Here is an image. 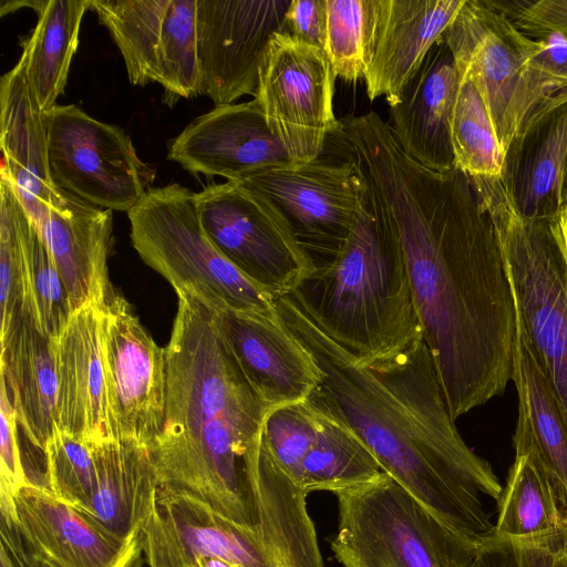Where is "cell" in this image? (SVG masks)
<instances>
[{
  "mask_svg": "<svg viewBox=\"0 0 567 567\" xmlns=\"http://www.w3.org/2000/svg\"><path fill=\"white\" fill-rule=\"evenodd\" d=\"M342 141L396 228L412 297L453 421L512 380L516 315L491 216L471 178L411 157L374 112Z\"/></svg>",
  "mask_w": 567,
  "mask_h": 567,
  "instance_id": "cell-1",
  "label": "cell"
},
{
  "mask_svg": "<svg viewBox=\"0 0 567 567\" xmlns=\"http://www.w3.org/2000/svg\"><path fill=\"white\" fill-rule=\"evenodd\" d=\"M274 303L319 371L310 404L350 427L382 470L444 524L478 544L492 536L482 496L497 501L503 486L454 425L423 338L361 367L289 296Z\"/></svg>",
  "mask_w": 567,
  "mask_h": 567,
  "instance_id": "cell-2",
  "label": "cell"
},
{
  "mask_svg": "<svg viewBox=\"0 0 567 567\" xmlns=\"http://www.w3.org/2000/svg\"><path fill=\"white\" fill-rule=\"evenodd\" d=\"M165 348L162 433L150 450L161 485L186 491L225 517L254 525L246 466L270 408L224 338L212 307L178 293Z\"/></svg>",
  "mask_w": 567,
  "mask_h": 567,
  "instance_id": "cell-3",
  "label": "cell"
},
{
  "mask_svg": "<svg viewBox=\"0 0 567 567\" xmlns=\"http://www.w3.org/2000/svg\"><path fill=\"white\" fill-rule=\"evenodd\" d=\"M362 178L359 209L342 247L287 296L364 367L421 338L422 328L396 228Z\"/></svg>",
  "mask_w": 567,
  "mask_h": 567,
  "instance_id": "cell-4",
  "label": "cell"
},
{
  "mask_svg": "<svg viewBox=\"0 0 567 567\" xmlns=\"http://www.w3.org/2000/svg\"><path fill=\"white\" fill-rule=\"evenodd\" d=\"M497 233L516 326L567 423V259L555 219H527L499 176L470 177Z\"/></svg>",
  "mask_w": 567,
  "mask_h": 567,
  "instance_id": "cell-5",
  "label": "cell"
},
{
  "mask_svg": "<svg viewBox=\"0 0 567 567\" xmlns=\"http://www.w3.org/2000/svg\"><path fill=\"white\" fill-rule=\"evenodd\" d=\"M194 195L176 183L150 188L127 213L134 249L177 295L188 293L215 309L274 315V298L208 237Z\"/></svg>",
  "mask_w": 567,
  "mask_h": 567,
  "instance_id": "cell-6",
  "label": "cell"
},
{
  "mask_svg": "<svg viewBox=\"0 0 567 567\" xmlns=\"http://www.w3.org/2000/svg\"><path fill=\"white\" fill-rule=\"evenodd\" d=\"M336 495L339 525L331 549L343 567H468L480 546L385 472Z\"/></svg>",
  "mask_w": 567,
  "mask_h": 567,
  "instance_id": "cell-7",
  "label": "cell"
},
{
  "mask_svg": "<svg viewBox=\"0 0 567 567\" xmlns=\"http://www.w3.org/2000/svg\"><path fill=\"white\" fill-rule=\"evenodd\" d=\"M443 39L458 75L478 90L504 150L537 116L567 97V89L532 66L540 49L494 1L464 0Z\"/></svg>",
  "mask_w": 567,
  "mask_h": 567,
  "instance_id": "cell-8",
  "label": "cell"
},
{
  "mask_svg": "<svg viewBox=\"0 0 567 567\" xmlns=\"http://www.w3.org/2000/svg\"><path fill=\"white\" fill-rule=\"evenodd\" d=\"M202 225L223 255L274 299L293 291L315 270L278 208L235 181L194 195Z\"/></svg>",
  "mask_w": 567,
  "mask_h": 567,
  "instance_id": "cell-9",
  "label": "cell"
},
{
  "mask_svg": "<svg viewBox=\"0 0 567 567\" xmlns=\"http://www.w3.org/2000/svg\"><path fill=\"white\" fill-rule=\"evenodd\" d=\"M47 113L54 186L102 209L128 213L135 207L155 172L137 156L130 136L73 104Z\"/></svg>",
  "mask_w": 567,
  "mask_h": 567,
  "instance_id": "cell-10",
  "label": "cell"
},
{
  "mask_svg": "<svg viewBox=\"0 0 567 567\" xmlns=\"http://www.w3.org/2000/svg\"><path fill=\"white\" fill-rule=\"evenodd\" d=\"M292 161L250 172L235 182L268 198L316 268L327 266L354 223L364 182L355 162Z\"/></svg>",
  "mask_w": 567,
  "mask_h": 567,
  "instance_id": "cell-11",
  "label": "cell"
},
{
  "mask_svg": "<svg viewBox=\"0 0 567 567\" xmlns=\"http://www.w3.org/2000/svg\"><path fill=\"white\" fill-rule=\"evenodd\" d=\"M336 74L323 50L276 33L259 70L255 100L289 158L320 157L341 123L333 112Z\"/></svg>",
  "mask_w": 567,
  "mask_h": 567,
  "instance_id": "cell-12",
  "label": "cell"
},
{
  "mask_svg": "<svg viewBox=\"0 0 567 567\" xmlns=\"http://www.w3.org/2000/svg\"><path fill=\"white\" fill-rule=\"evenodd\" d=\"M134 85L158 83L167 104L198 95L196 0H92Z\"/></svg>",
  "mask_w": 567,
  "mask_h": 567,
  "instance_id": "cell-13",
  "label": "cell"
},
{
  "mask_svg": "<svg viewBox=\"0 0 567 567\" xmlns=\"http://www.w3.org/2000/svg\"><path fill=\"white\" fill-rule=\"evenodd\" d=\"M101 353L112 439L151 450L165 419L166 353L116 293L102 309Z\"/></svg>",
  "mask_w": 567,
  "mask_h": 567,
  "instance_id": "cell-14",
  "label": "cell"
},
{
  "mask_svg": "<svg viewBox=\"0 0 567 567\" xmlns=\"http://www.w3.org/2000/svg\"><path fill=\"white\" fill-rule=\"evenodd\" d=\"M291 0H196L198 95L215 105L256 96L259 70L276 33H286Z\"/></svg>",
  "mask_w": 567,
  "mask_h": 567,
  "instance_id": "cell-15",
  "label": "cell"
},
{
  "mask_svg": "<svg viewBox=\"0 0 567 567\" xmlns=\"http://www.w3.org/2000/svg\"><path fill=\"white\" fill-rule=\"evenodd\" d=\"M142 549L150 567H193L206 558L271 567L252 525L233 522L193 494L167 485L157 491L142 530Z\"/></svg>",
  "mask_w": 567,
  "mask_h": 567,
  "instance_id": "cell-16",
  "label": "cell"
},
{
  "mask_svg": "<svg viewBox=\"0 0 567 567\" xmlns=\"http://www.w3.org/2000/svg\"><path fill=\"white\" fill-rule=\"evenodd\" d=\"M168 158L192 174L226 181L291 161L255 99L215 105L196 117L173 140Z\"/></svg>",
  "mask_w": 567,
  "mask_h": 567,
  "instance_id": "cell-17",
  "label": "cell"
},
{
  "mask_svg": "<svg viewBox=\"0 0 567 567\" xmlns=\"http://www.w3.org/2000/svg\"><path fill=\"white\" fill-rule=\"evenodd\" d=\"M16 523L35 554L56 567H138L142 537L121 539L45 486L29 483L14 497Z\"/></svg>",
  "mask_w": 567,
  "mask_h": 567,
  "instance_id": "cell-18",
  "label": "cell"
},
{
  "mask_svg": "<svg viewBox=\"0 0 567 567\" xmlns=\"http://www.w3.org/2000/svg\"><path fill=\"white\" fill-rule=\"evenodd\" d=\"M216 322L248 381L270 409L302 402L319 383V371L278 316L213 308Z\"/></svg>",
  "mask_w": 567,
  "mask_h": 567,
  "instance_id": "cell-19",
  "label": "cell"
},
{
  "mask_svg": "<svg viewBox=\"0 0 567 567\" xmlns=\"http://www.w3.org/2000/svg\"><path fill=\"white\" fill-rule=\"evenodd\" d=\"M0 127L1 173L38 228L59 204L61 190L50 175L48 113L31 89L22 53L0 81Z\"/></svg>",
  "mask_w": 567,
  "mask_h": 567,
  "instance_id": "cell-20",
  "label": "cell"
},
{
  "mask_svg": "<svg viewBox=\"0 0 567 567\" xmlns=\"http://www.w3.org/2000/svg\"><path fill=\"white\" fill-rule=\"evenodd\" d=\"M38 230L73 312L89 305L103 309L115 295L107 270L114 243L112 210L61 190L59 204L50 208Z\"/></svg>",
  "mask_w": 567,
  "mask_h": 567,
  "instance_id": "cell-21",
  "label": "cell"
},
{
  "mask_svg": "<svg viewBox=\"0 0 567 567\" xmlns=\"http://www.w3.org/2000/svg\"><path fill=\"white\" fill-rule=\"evenodd\" d=\"M102 309L94 305L74 311L53 340L56 372L55 426L90 444L112 439L101 353Z\"/></svg>",
  "mask_w": 567,
  "mask_h": 567,
  "instance_id": "cell-22",
  "label": "cell"
},
{
  "mask_svg": "<svg viewBox=\"0 0 567 567\" xmlns=\"http://www.w3.org/2000/svg\"><path fill=\"white\" fill-rule=\"evenodd\" d=\"M458 84L453 53L442 38L432 47L417 73L389 103V125L400 145L433 171L456 168L451 120Z\"/></svg>",
  "mask_w": 567,
  "mask_h": 567,
  "instance_id": "cell-23",
  "label": "cell"
},
{
  "mask_svg": "<svg viewBox=\"0 0 567 567\" xmlns=\"http://www.w3.org/2000/svg\"><path fill=\"white\" fill-rule=\"evenodd\" d=\"M464 0H377L372 55L364 83L371 101L393 102L417 73Z\"/></svg>",
  "mask_w": 567,
  "mask_h": 567,
  "instance_id": "cell-24",
  "label": "cell"
},
{
  "mask_svg": "<svg viewBox=\"0 0 567 567\" xmlns=\"http://www.w3.org/2000/svg\"><path fill=\"white\" fill-rule=\"evenodd\" d=\"M566 148L567 97L511 141L499 178L523 217L554 220L558 216Z\"/></svg>",
  "mask_w": 567,
  "mask_h": 567,
  "instance_id": "cell-25",
  "label": "cell"
},
{
  "mask_svg": "<svg viewBox=\"0 0 567 567\" xmlns=\"http://www.w3.org/2000/svg\"><path fill=\"white\" fill-rule=\"evenodd\" d=\"M96 485L83 509L103 529L121 539L142 537L161 481L147 447L110 439L93 446Z\"/></svg>",
  "mask_w": 567,
  "mask_h": 567,
  "instance_id": "cell-26",
  "label": "cell"
},
{
  "mask_svg": "<svg viewBox=\"0 0 567 567\" xmlns=\"http://www.w3.org/2000/svg\"><path fill=\"white\" fill-rule=\"evenodd\" d=\"M1 378L27 439L44 452L55 429L56 372L51 339L24 311L0 333Z\"/></svg>",
  "mask_w": 567,
  "mask_h": 567,
  "instance_id": "cell-27",
  "label": "cell"
},
{
  "mask_svg": "<svg viewBox=\"0 0 567 567\" xmlns=\"http://www.w3.org/2000/svg\"><path fill=\"white\" fill-rule=\"evenodd\" d=\"M512 380L518 396L515 455L529 456L544 473L567 518V423L517 326Z\"/></svg>",
  "mask_w": 567,
  "mask_h": 567,
  "instance_id": "cell-28",
  "label": "cell"
},
{
  "mask_svg": "<svg viewBox=\"0 0 567 567\" xmlns=\"http://www.w3.org/2000/svg\"><path fill=\"white\" fill-rule=\"evenodd\" d=\"M92 0H44L38 23L22 43L29 83L41 109L52 110L63 93L79 45L83 16Z\"/></svg>",
  "mask_w": 567,
  "mask_h": 567,
  "instance_id": "cell-29",
  "label": "cell"
},
{
  "mask_svg": "<svg viewBox=\"0 0 567 567\" xmlns=\"http://www.w3.org/2000/svg\"><path fill=\"white\" fill-rule=\"evenodd\" d=\"M317 439L302 462L300 486L309 494H338L379 478L384 471L364 442L346 424L317 410Z\"/></svg>",
  "mask_w": 567,
  "mask_h": 567,
  "instance_id": "cell-30",
  "label": "cell"
},
{
  "mask_svg": "<svg viewBox=\"0 0 567 567\" xmlns=\"http://www.w3.org/2000/svg\"><path fill=\"white\" fill-rule=\"evenodd\" d=\"M497 502L494 534L530 537L567 530V518L547 477L525 454H516Z\"/></svg>",
  "mask_w": 567,
  "mask_h": 567,
  "instance_id": "cell-31",
  "label": "cell"
},
{
  "mask_svg": "<svg viewBox=\"0 0 567 567\" xmlns=\"http://www.w3.org/2000/svg\"><path fill=\"white\" fill-rule=\"evenodd\" d=\"M460 76L451 120L456 168L468 177L501 176L504 150L486 105L472 80Z\"/></svg>",
  "mask_w": 567,
  "mask_h": 567,
  "instance_id": "cell-32",
  "label": "cell"
},
{
  "mask_svg": "<svg viewBox=\"0 0 567 567\" xmlns=\"http://www.w3.org/2000/svg\"><path fill=\"white\" fill-rule=\"evenodd\" d=\"M323 51L336 76L364 80L372 55L377 0H326Z\"/></svg>",
  "mask_w": 567,
  "mask_h": 567,
  "instance_id": "cell-33",
  "label": "cell"
},
{
  "mask_svg": "<svg viewBox=\"0 0 567 567\" xmlns=\"http://www.w3.org/2000/svg\"><path fill=\"white\" fill-rule=\"evenodd\" d=\"M24 246L27 312L38 329L53 340L65 328L73 310L63 281L29 216L24 224Z\"/></svg>",
  "mask_w": 567,
  "mask_h": 567,
  "instance_id": "cell-34",
  "label": "cell"
},
{
  "mask_svg": "<svg viewBox=\"0 0 567 567\" xmlns=\"http://www.w3.org/2000/svg\"><path fill=\"white\" fill-rule=\"evenodd\" d=\"M28 214L13 185L0 183V306L1 332L27 311L24 224Z\"/></svg>",
  "mask_w": 567,
  "mask_h": 567,
  "instance_id": "cell-35",
  "label": "cell"
},
{
  "mask_svg": "<svg viewBox=\"0 0 567 567\" xmlns=\"http://www.w3.org/2000/svg\"><path fill=\"white\" fill-rule=\"evenodd\" d=\"M93 446L55 426L43 452L45 487L78 509L87 506L95 491Z\"/></svg>",
  "mask_w": 567,
  "mask_h": 567,
  "instance_id": "cell-36",
  "label": "cell"
},
{
  "mask_svg": "<svg viewBox=\"0 0 567 567\" xmlns=\"http://www.w3.org/2000/svg\"><path fill=\"white\" fill-rule=\"evenodd\" d=\"M319 424V413L308 400L272 408L264 420L262 442L298 485L301 483L303 458L317 439Z\"/></svg>",
  "mask_w": 567,
  "mask_h": 567,
  "instance_id": "cell-37",
  "label": "cell"
},
{
  "mask_svg": "<svg viewBox=\"0 0 567 567\" xmlns=\"http://www.w3.org/2000/svg\"><path fill=\"white\" fill-rule=\"evenodd\" d=\"M567 557V530L530 537L493 534L468 567H557Z\"/></svg>",
  "mask_w": 567,
  "mask_h": 567,
  "instance_id": "cell-38",
  "label": "cell"
},
{
  "mask_svg": "<svg viewBox=\"0 0 567 567\" xmlns=\"http://www.w3.org/2000/svg\"><path fill=\"white\" fill-rule=\"evenodd\" d=\"M0 508L1 514L16 520L14 497L31 483L24 472L18 444V419L7 384L1 378L0 392Z\"/></svg>",
  "mask_w": 567,
  "mask_h": 567,
  "instance_id": "cell-39",
  "label": "cell"
},
{
  "mask_svg": "<svg viewBox=\"0 0 567 567\" xmlns=\"http://www.w3.org/2000/svg\"><path fill=\"white\" fill-rule=\"evenodd\" d=\"M515 27L527 38L540 43V49L532 58V66L548 80L567 89V35L548 28Z\"/></svg>",
  "mask_w": 567,
  "mask_h": 567,
  "instance_id": "cell-40",
  "label": "cell"
},
{
  "mask_svg": "<svg viewBox=\"0 0 567 567\" xmlns=\"http://www.w3.org/2000/svg\"><path fill=\"white\" fill-rule=\"evenodd\" d=\"M327 24L326 0H291L285 31L302 43L323 50Z\"/></svg>",
  "mask_w": 567,
  "mask_h": 567,
  "instance_id": "cell-41",
  "label": "cell"
},
{
  "mask_svg": "<svg viewBox=\"0 0 567 567\" xmlns=\"http://www.w3.org/2000/svg\"><path fill=\"white\" fill-rule=\"evenodd\" d=\"M515 25H535L567 35V0L494 1Z\"/></svg>",
  "mask_w": 567,
  "mask_h": 567,
  "instance_id": "cell-42",
  "label": "cell"
},
{
  "mask_svg": "<svg viewBox=\"0 0 567 567\" xmlns=\"http://www.w3.org/2000/svg\"><path fill=\"white\" fill-rule=\"evenodd\" d=\"M0 567H32L31 551L16 520L1 514Z\"/></svg>",
  "mask_w": 567,
  "mask_h": 567,
  "instance_id": "cell-43",
  "label": "cell"
},
{
  "mask_svg": "<svg viewBox=\"0 0 567 567\" xmlns=\"http://www.w3.org/2000/svg\"><path fill=\"white\" fill-rule=\"evenodd\" d=\"M555 228L567 259V199L563 204L558 216L555 219Z\"/></svg>",
  "mask_w": 567,
  "mask_h": 567,
  "instance_id": "cell-44",
  "label": "cell"
},
{
  "mask_svg": "<svg viewBox=\"0 0 567 567\" xmlns=\"http://www.w3.org/2000/svg\"><path fill=\"white\" fill-rule=\"evenodd\" d=\"M44 0H11V1H2L1 2V16L9 13L11 11L17 10L20 7H30L35 12L40 10Z\"/></svg>",
  "mask_w": 567,
  "mask_h": 567,
  "instance_id": "cell-45",
  "label": "cell"
},
{
  "mask_svg": "<svg viewBox=\"0 0 567 567\" xmlns=\"http://www.w3.org/2000/svg\"><path fill=\"white\" fill-rule=\"evenodd\" d=\"M193 567H240L236 564L218 559V558H206L199 559Z\"/></svg>",
  "mask_w": 567,
  "mask_h": 567,
  "instance_id": "cell-46",
  "label": "cell"
},
{
  "mask_svg": "<svg viewBox=\"0 0 567 567\" xmlns=\"http://www.w3.org/2000/svg\"><path fill=\"white\" fill-rule=\"evenodd\" d=\"M30 551H31V566L32 567H56L55 565H53L52 563H50L42 556L35 554L31 549H30Z\"/></svg>",
  "mask_w": 567,
  "mask_h": 567,
  "instance_id": "cell-47",
  "label": "cell"
},
{
  "mask_svg": "<svg viewBox=\"0 0 567 567\" xmlns=\"http://www.w3.org/2000/svg\"><path fill=\"white\" fill-rule=\"evenodd\" d=\"M566 199H567V148H566V155H565V162H564V168H563V182H561V202H563V204L565 203Z\"/></svg>",
  "mask_w": 567,
  "mask_h": 567,
  "instance_id": "cell-48",
  "label": "cell"
},
{
  "mask_svg": "<svg viewBox=\"0 0 567 567\" xmlns=\"http://www.w3.org/2000/svg\"><path fill=\"white\" fill-rule=\"evenodd\" d=\"M557 567H567V557H565Z\"/></svg>",
  "mask_w": 567,
  "mask_h": 567,
  "instance_id": "cell-49",
  "label": "cell"
}]
</instances>
